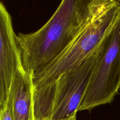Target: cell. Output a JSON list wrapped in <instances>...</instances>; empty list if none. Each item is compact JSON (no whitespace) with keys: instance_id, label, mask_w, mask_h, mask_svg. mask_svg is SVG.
Masks as SVG:
<instances>
[{"instance_id":"obj_9","label":"cell","mask_w":120,"mask_h":120,"mask_svg":"<svg viewBox=\"0 0 120 120\" xmlns=\"http://www.w3.org/2000/svg\"><path fill=\"white\" fill-rule=\"evenodd\" d=\"M2 111V109H1V106H0V120H1V112Z\"/></svg>"},{"instance_id":"obj_1","label":"cell","mask_w":120,"mask_h":120,"mask_svg":"<svg viewBox=\"0 0 120 120\" xmlns=\"http://www.w3.org/2000/svg\"><path fill=\"white\" fill-rule=\"evenodd\" d=\"M110 0H63L39 30L16 35L23 70L36 76L56 60Z\"/></svg>"},{"instance_id":"obj_4","label":"cell","mask_w":120,"mask_h":120,"mask_svg":"<svg viewBox=\"0 0 120 120\" xmlns=\"http://www.w3.org/2000/svg\"><path fill=\"white\" fill-rule=\"evenodd\" d=\"M120 90V19L101 43L93 74L79 109L91 111L109 104Z\"/></svg>"},{"instance_id":"obj_6","label":"cell","mask_w":120,"mask_h":120,"mask_svg":"<svg viewBox=\"0 0 120 120\" xmlns=\"http://www.w3.org/2000/svg\"><path fill=\"white\" fill-rule=\"evenodd\" d=\"M34 89L32 76L22 68L14 77L7 103L12 120H34Z\"/></svg>"},{"instance_id":"obj_7","label":"cell","mask_w":120,"mask_h":120,"mask_svg":"<svg viewBox=\"0 0 120 120\" xmlns=\"http://www.w3.org/2000/svg\"><path fill=\"white\" fill-rule=\"evenodd\" d=\"M1 120H12L10 106L7 103L6 106L1 112Z\"/></svg>"},{"instance_id":"obj_2","label":"cell","mask_w":120,"mask_h":120,"mask_svg":"<svg viewBox=\"0 0 120 120\" xmlns=\"http://www.w3.org/2000/svg\"><path fill=\"white\" fill-rule=\"evenodd\" d=\"M100 45L53 83L34 89V120H61L76 116L93 74Z\"/></svg>"},{"instance_id":"obj_5","label":"cell","mask_w":120,"mask_h":120,"mask_svg":"<svg viewBox=\"0 0 120 120\" xmlns=\"http://www.w3.org/2000/svg\"><path fill=\"white\" fill-rule=\"evenodd\" d=\"M22 68L20 50L12 18L0 2V106L5 107L14 79Z\"/></svg>"},{"instance_id":"obj_8","label":"cell","mask_w":120,"mask_h":120,"mask_svg":"<svg viewBox=\"0 0 120 120\" xmlns=\"http://www.w3.org/2000/svg\"><path fill=\"white\" fill-rule=\"evenodd\" d=\"M76 120V116H74V117H71L70 118H68V119H64V120Z\"/></svg>"},{"instance_id":"obj_3","label":"cell","mask_w":120,"mask_h":120,"mask_svg":"<svg viewBox=\"0 0 120 120\" xmlns=\"http://www.w3.org/2000/svg\"><path fill=\"white\" fill-rule=\"evenodd\" d=\"M120 19V1L110 0L83 28L60 56L32 77L34 89L52 84L61 75L80 64L100 45Z\"/></svg>"}]
</instances>
